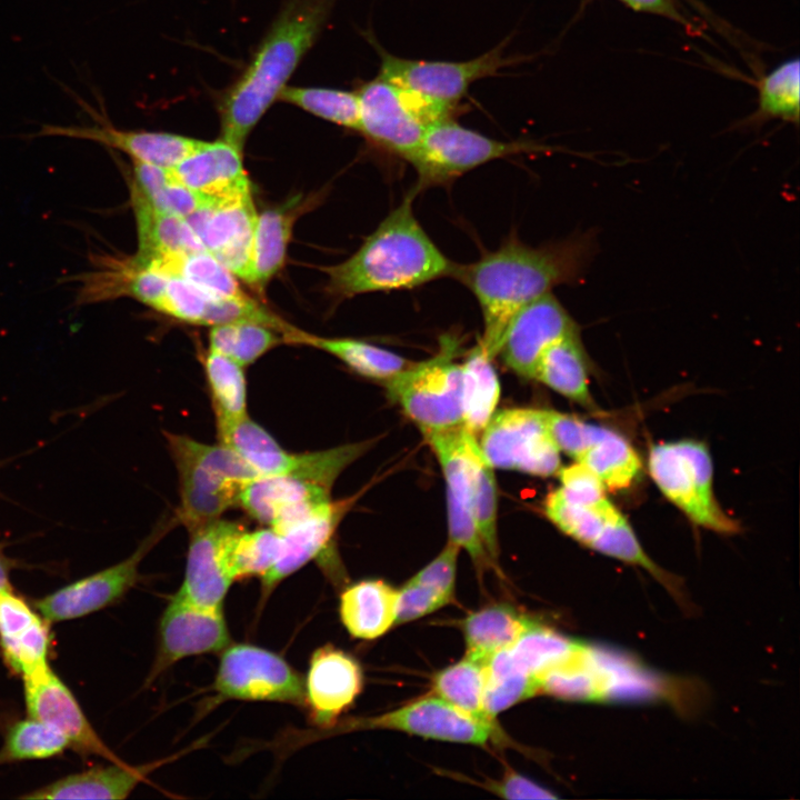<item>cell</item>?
Wrapping results in <instances>:
<instances>
[{"label":"cell","mask_w":800,"mask_h":800,"mask_svg":"<svg viewBox=\"0 0 800 800\" xmlns=\"http://www.w3.org/2000/svg\"><path fill=\"white\" fill-rule=\"evenodd\" d=\"M594 252V240L579 236L533 248L512 239L470 264H458L453 278L476 297L483 317L479 340L498 354L510 319L524 306L561 284L577 283Z\"/></svg>","instance_id":"cell-1"},{"label":"cell","mask_w":800,"mask_h":800,"mask_svg":"<svg viewBox=\"0 0 800 800\" xmlns=\"http://www.w3.org/2000/svg\"><path fill=\"white\" fill-rule=\"evenodd\" d=\"M333 0H284L250 62L218 101L221 139L242 150L317 41Z\"/></svg>","instance_id":"cell-2"},{"label":"cell","mask_w":800,"mask_h":800,"mask_svg":"<svg viewBox=\"0 0 800 800\" xmlns=\"http://www.w3.org/2000/svg\"><path fill=\"white\" fill-rule=\"evenodd\" d=\"M411 191L347 260L323 271L338 298L411 289L453 277L457 263L434 244L412 210Z\"/></svg>","instance_id":"cell-3"},{"label":"cell","mask_w":800,"mask_h":800,"mask_svg":"<svg viewBox=\"0 0 800 800\" xmlns=\"http://www.w3.org/2000/svg\"><path fill=\"white\" fill-rule=\"evenodd\" d=\"M178 473L179 504L174 517L191 530L221 518L246 484L258 477L232 449L203 443L184 434L164 432Z\"/></svg>","instance_id":"cell-4"},{"label":"cell","mask_w":800,"mask_h":800,"mask_svg":"<svg viewBox=\"0 0 800 800\" xmlns=\"http://www.w3.org/2000/svg\"><path fill=\"white\" fill-rule=\"evenodd\" d=\"M459 348L456 337L444 336L432 358L411 362L383 382L388 398L421 433L462 424V368L454 361Z\"/></svg>","instance_id":"cell-5"},{"label":"cell","mask_w":800,"mask_h":800,"mask_svg":"<svg viewBox=\"0 0 800 800\" xmlns=\"http://www.w3.org/2000/svg\"><path fill=\"white\" fill-rule=\"evenodd\" d=\"M648 469L663 496L691 522L718 533L738 531V523L716 499L712 460L703 443L680 440L654 444Z\"/></svg>","instance_id":"cell-6"},{"label":"cell","mask_w":800,"mask_h":800,"mask_svg":"<svg viewBox=\"0 0 800 800\" xmlns=\"http://www.w3.org/2000/svg\"><path fill=\"white\" fill-rule=\"evenodd\" d=\"M356 92L358 131L402 158L418 146L429 124L450 118L453 109L380 76L363 83Z\"/></svg>","instance_id":"cell-7"},{"label":"cell","mask_w":800,"mask_h":800,"mask_svg":"<svg viewBox=\"0 0 800 800\" xmlns=\"http://www.w3.org/2000/svg\"><path fill=\"white\" fill-rule=\"evenodd\" d=\"M541 147L522 141H499L446 118L427 127L418 146L403 159L418 174V191L446 184L489 161L534 152Z\"/></svg>","instance_id":"cell-8"},{"label":"cell","mask_w":800,"mask_h":800,"mask_svg":"<svg viewBox=\"0 0 800 800\" xmlns=\"http://www.w3.org/2000/svg\"><path fill=\"white\" fill-rule=\"evenodd\" d=\"M478 442L494 469L551 477L562 468L560 450L549 432L543 409L496 411Z\"/></svg>","instance_id":"cell-9"},{"label":"cell","mask_w":800,"mask_h":800,"mask_svg":"<svg viewBox=\"0 0 800 800\" xmlns=\"http://www.w3.org/2000/svg\"><path fill=\"white\" fill-rule=\"evenodd\" d=\"M212 689L220 700L304 706L300 673L281 656L250 643H230L222 651Z\"/></svg>","instance_id":"cell-10"},{"label":"cell","mask_w":800,"mask_h":800,"mask_svg":"<svg viewBox=\"0 0 800 800\" xmlns=\"http://www.w3.org/2000/svg\"><path fill=\"white\" fill-rule=\"evenodd\" d=\"M331 729H337V733L356 730H397L424 739L477 746L507 741L498 724L480 721L433 693L388 712L347 719Z\"/></svg>","instance_id":"cell-11"},{"label":"cell","mask_w":800,"mask_h":800,"mask_svg":"<svg viewBox=\"0 0 800 800\" xmlns=\"http://www.w3.org/2000/svg\"><path fill=\"white\" fill-rule=\"evenodd\" d=\"M177 524L174 514L161 518L128 558L36 600L34 608L47 621L59 622L117 602L139 581L144 557Z\"/></svg>","instance_id":"cell-12"},{"label":"cell","mask_w":800,"mask_h":800,"mask_svg":"<svg viewBox=\"0 0 800 800\" xmlns=\"http://www.w3.org/2000/svg\"><path fill=\"white\" fill-rule=\"evenodd\" d=\"M158 633L148 682L184 658L222 652L231 641L223 609L202 607L177 593L162 612Z\"/></svg>","instance_id":"cell-13"},{"label":"cell","mask_w":800,"mask_h":800,"mask_svg":"<svg viewBox=\"0 0 800 800\" xmlns=\"http://www.w3.org/2000/svg\"><path fill=\"white\" fill-rule=\"evenodd\" d=\"M257 214L248 192L210 201L186 220L203 248L249 284Z\"/></svg>","instance_id":"cell-14"},{"label":"cell","mask_w":800,"mask_h":800,"mask_svg":"<svg viewBox=\"0 0 800 800\" xmlns=\"http://www.w3.org/2000/svg\"><path fill=\"white\" fill-rule=\"evenodd\" d=\"M507 63L501 47L463 62L411 60L381 52L379 76L396 86L454 107L473 81L497 73Z\"/></svg>","instance_id":"cell-15"},{"label":"cell","mask_w":800,"mask_h":800,"mask_svg":"<svg viewBox=\"0 0 800 800\" xmlns=\"http://www.w3.org/2000/svg\"><path fill=\"white\" fill-rule=\"evenodd\" d=\"M22 679L28 717L59 730L68 739L70 748L82 754L123 762L101 740L73 693L48 662L22 676Z\"/></svg>","instance_id":"cell-16"},{"label":"cell","mask_w":800,"mask_h":800,"mask_svg":"<svg viewBox=\"0 0 800 800\" xmlns=\"http://www.w3.org/2000/svg\"><path fill=\"white\" fill-rule=\"evenodd\" d=\"M576 332H580L578 323L550 292L528 303L510 319L497 356L516 374L533 379L544 350Z\"/></svg>","instance_id":"cell-17"},{"label":"cell","mask_w":800,"mask_h":800,"mask_svg":"<svg viewBox=\"0 0 800 800\" xmlns=\"http://www.w3.org/2000/svg\"><path fill=\"white\" fill-rule=\"evenodd\" d=\"M330 499L331 489L299 476H258L246 484L238 506L281 534Z\"/></svg>","instance_id":"cell-18"},{"label":"cell","mask_w":800,"mask_h":800,"mask_svg":"<svg viewBox=\"0 0 800 800\" xmlns=\"http://www.w3.org/2000/svg\"><path fill=\"white\" fill-rule=\"evenodd\" d=\"M32 137H62L92 141L121 151L133 161L166 169L174 168L202 142L169 132L120 129L107 121H100L98 117L91 126L42 124Z\"/></svg>","instance_id":"cell-19"},{"label":"cell","mask_w":800,"mask_h":800,"mask_svg":"<svg viewBox=\"0 0 800 800\" xmlns=\"http://www.w3.org/2000/svg\"><path fill=\"white\" fill-rule=\"evenodd\" d=\"M304 682V706L312 722L331 729L363 688L361 666L349 653L331 644L316 649Z\"/></svg>","instance_id":"cell-20"},{"label":"cell","mask_w":800,"mask_h":800,"mask_svg":"<svg viewBox=\"0 0 800 800\" xmlns=\"http://www.w3.org/2000/svg\"><path fill=\"white\" fill-rule=\"evenodd\" d=\"M240 524L219 518L189 530L186 570L177 594L202 607L223 609L233 582L226 568L224 548Z\"/></svg>","instance_id":"cell-21"},{"label":"cell","mask_w":800,"mask_h":800,"mask_svg":"<svg viewBox=\"0 0 800 800\" xmlns=\"http://www.w3.org/2000/svg\"><path fill=\"white\" fill-rule=\"evenodd\" d=\"M354 498L323 502L298 523L281 533L279 559L261 579L262 597L308 562L328 552L334 533Z\"/></svg>","instance_id":"cell-22"},{"label":"cell","mask_w":800,"mask_h":800,"mask_svg":"<svg viewBox=\"0 0 800 800\" xmlns=\"http://www.w3.org/2000/svg\"><path fill=\"white\" fill-rule=\"evenodd\" d=\"M172 172L181 183L209 201L251 192L242 150L221 138L202 141Z\"/></svg>","instance_id":"cell-23"},{"label":"cell","mask_w":800,"mask_h":800,"mask_svg":"<svg viewBox=\"0 0 800 800\" xmlns=\"http://www.w3.org/2000/svg\"><path fill=\"white\" fill-rule=\"evenodd\" d=\"M544 513L561 532L597 552L626 520L608 497L581 502L568 497L560 487L547 496Z\"/></svg>","instance_id":"cell-24"},{"label":"cell","mask_w":800,"mask_h":800,"mask_svg":"<svg viewBox=\"0 0 800 800\" xmlns=\"http://www.w3.org/2000/svg\"><path fill=\"white\" fill-rule=\"evenodd\" d=\"M397 607L398 589L383 580H361L341 592L339 616L351 637L374 640L396 624Z\"/></svg>","instance_id":"cell-25"},{"label":"cell","mask_w":800,"mask_h":800,"mask_svg":"<svg viewBox=\"0 0 800 800\" xmlns=\"http://www.w3.org/2000/svg\"><path fill=\"white\" fill-rule=\"evenodd\" d=\"M156 763L132 767L111 762L66 776L21 796L22 799H126Z\"/></svg>","instance_id":"cell-26"},{"label":"cell","mask_w":800,"mask_h":800,"mask_svg":"<svg viewBox=\"0 0 800 800\" xmlns=\"http://www.w3.org/2000/svg\"><path fill=\"white\" fill-rule=\"evenodd\" d=\"M220 443L232 449L258 476L297 474L306 452H289L249 416L217 428Z\"/></svg>","instance_id":"cell-27"},{"label":"cell","mask_w":800,"mask_h":800,"mask_svg":"<svg viewBox=\"0 0 800 800\" xmlns=\"http://www.w3.org/2000/svg\"><path fill=\"white\" fill-rule=\"evenodd\" d=\"M308 204L310 202L292 200L257 214L249 286L260 294L283 268L294 222Z\"/></svg>","instance_id":"cell-28"},{"label":"cell","mask_w":800,"mask_h":800,"mask_svg":"<svg viewBox=\"0 0 800 800\" xmlns=\"http://www.w3.org/2000/svg\"><path fill=\"white\" fill-rule=\"evenodd\" d=\"M589 367L580 332L570 333L544 350L533 380L589 410H596L589 389Z\"/></svg>","instance_id":"cell-29"},{"label":"cell","mask_w":800,"mask_h":800,"mask_svg":"<svg viewBox=\"0 0 800 800\" xmlns=\"http://www.w3.org/2000/svg\"><path fill=\"white\" fill-rule=\"evenodd\" d=\"M286 343L321 350L339 359L356 373L383 382L411 363L396 352L362 340L320 337L298 328L287 336Z\"/></svg>","instance_id":"cell-30"},{"label":"cell","mask_w":800,"mask_h":800,"mask_svg":"<svg viewBox=\"0 0 800 800\" xmlns=\"http://www.w3.org/2000/svg\"><path fill=\"white\" fill-rule=\"evenodd\" d=\"M533 619L508 603H493L471 612L461 621L466 656L487 662L509 648Z\"/></svg>","instance_id":"cell-31"},{"label":"cell","mask_w":800,"mask_h":800,"mask_svg":"<svg viewBox=\"0 0 800 800\" xmlns=\"http://www.w3.org/2000/svg\"><path fill=\"white\" fill-rule=\"evenodd\" d=\"M130 199L137 224L138 260L206 250L184 218L156 210L132 191Z\"/></svg>","instance_id":"cell-32"},{"label":"cell","mask_w":800,"mask_h":800,"mask_svg":"<svg viewBox=\"0 0 800 800\" xmlns=\"http://www.w3.org/2000/svg\"><path fill=\"white\" fill-rule=\"evenodd\" d=\"M492 360L479 341L461 363L462 426L474 436L484 429L500 398V382Z\"/></svg>","instance_id":"cell-33"},{"label":"cell","mask_w":800,"mask_h":800,"mask_svg":"<svg viewBox=\"0 0 800 800\" xmlns=\"http://www.w3.org/2000/svg\"><path fill=\"white\" fill-rule=\"evenodd\" d=\"M591 470L607 489L630 487L641 472V460L629 441L617 431L602 427L576 460Z\"/></svg>","instance_id":"cell-34"},{"label":"cell","mask_w":800,"mask_h":800,"mask_svg":"<svg viewBox=\"0 0 800 800\" xmlns=\"http://www.w3.org/2000/svg\"><path fill=\"white\" fill-rule=\"evenodd\" d=\"M133 258L141 264L169 277L186 280L214 297L233 298L246 296L231 271L207 250L163 256L149 260Z\"/></svg>","instance_id":"cell-35"},{"label":"cell","mask_w":800,"mask_h":800,"mask_svg":"<svg viewBox=\"0 0 800 800\" xmlns=\"http://www.w3.org/2000/svg\"><path fill=\"white\" fill-rule=\"evenodd\" d=\"M130 191L156 210L184 219L210 202L181 183L172 169L137 161H133Z\"/></svg>","instance_id":"cell-36"},{"label":"cell","mask_w":800,"mask_h":800,"mask_svg":"<svg viewBox=\"0 0 800 800\" xmlns=\"http://www.w3.org/2000/svg\"><path fill=\"white\" fill-rule=\"evenodd\" d=\"M216 427L238 421L248 414V389L243 367L232 359L208 349L203 356Z\"/></svg>","instance_id":"cell-37"},{"label":"cell","mask_w":800,"mask_h":800,"mask_svg":"<svg viewBox=\"0 0 800 800\" xmlns=\"http://www.w3.org/2000/svg\"><path fill=\"white\" fill-rule=\"evenodd\" d=\"M486 663L470 657L438 671L431 681V693L467 714L491 724L484 708Z\"/></svg>","instance_id":"cell-38"},{"label":"cell","mask_w":800,"mask_h":800,"mask_svg":"<svg viewBox=\"0 0 800 800\" xmlns=\"http://www.w3.org/2000/svg\"><path fill=\"white\" fill-rule=\"evenodd\" d=\"M282 549L281 536L270 527L247 531L239 526L227 539L224 561L232 581L262 577L277 562Z\"/></svg>","instance_id":"cell-39"},{"label":"cell","mask_w":800,"mask_h":800,"mask_svg":"<svg viewBox=\"0 0 800 800\" xmlns=\"http://www.w3.org/2000/svg\"><path fill=\"white\" fill-rule=\"evenodd\" d=\"M578 643L533 619L504 651L518 669L534 678L538 686L539 677L568 657Z\"/></svg>","instance_id":"cell-40"},{"label":"cell","mask_w":800,"mask_h":800,"mask_svg":"<svg viewBox=\"0 0 800 800\" xmlns=\"http://www.w3.org/2000/svg\"><path fill=\"white\" fill-rule=\"evenodd\" d=\"M283 343L284 337L279 331L256 322L218 324L211 327L209 332V349L224 354L243 368Z\"/></svg>","instance_id":"cell-41"},{"label":"cell","mask_w":800,"mask_h":800,"mask_svg":"<svg viewBox=\"0 0 800 800\" xmlns=\"http://www.w3.org/2000/svg\"><path fill=\"white\" fill-rule=\"evenodd\" d=\"M472 463V509L482 540L491 558L498 561V489L494 468L484 458L477 436L469 432Z\"/></svg>","instance_id":"cell-42"},{"label":"cell","mask_w":800,"mask_h":800,"mask_svg":"<svg viewBox=\"0 0 800 800\" xmlns=\"http://www.w3.org/2000/svg\"><path fill=\"white\" fill-rule=\"evenodd\" d=\"M278 100L338 126L359 130V100L356 91L286 86Z\"/></svg>","instance_id":"cell-43"},{"label":"cell","mask_w":800,"mask_h":800,"mask_svg":"<svg viewBox=\"0 0 800 800\" xmlns=\"http://www.w3.org/2000/svg\"><path fill=\"white\" fill-rule=\"evenodd\" d=\"M538 693L534 678L518 669L504 649L486 662L484 708L491 719Z\"/></svg>","instance_id":"cell-44"},{"label":"cell","mask_w":800,"mask_h":800,"mask_svg":"<svg viewBox=\"0 0 800 800\" xmlns=\"http://www.w3.org/2000/svg\"><path fill=\"white\" fill-rule=\"evenodd\" d=\"M70 748L68 739L53 727L28 717L14 723L0 750V764L47 759Z\"/></svg>","instance_id":"cell-45"},{"label":"cell","mask_w":800,"mask_h":800,"mask_svg":"<svg viewBox=\"0 0 800 800\" xmlns=\"http://www.w3.org/2000/svg\"><path fill=\"white\" fill-rule=\"evenodd\" d=\"M759 89V107L762 116L798 123L800 98L797 58L781 63L767 74Z\"/></svg>","instance_id":"cell-46"},{"label":"cell","mask_w":800,"mask_h":800,"mask_svg":"<svg viewBox=\"0 0 800 800\" xmlns=\"http://www.w3.org/2000/svg\"><path fill=\"white\" fill-rule=\"evenodd\" d=\"M49 623L42 618L21 636L0 641L4 661L21 677L47 663L50 644Z\"/></svg>","instance_id":"cell-47"},{"label":"cell","mask_w":800,"mask_h":800,"mask_svg":"<svg viewBox=\"0 0 800 800\" xmlns=\"http://www.w3.org/2000/svg\"><path fill=\"white\" fill-rule=\"evenodd\" d=\"M214 296L177 277H169L163 297L156 311L178 321L202 326L210 300Z\"/></svg>","instance_id":"cell-48"},{"label":"cell","mask_w":800,"mask_h":800,"mask_svg":"<svg viewBox=\"0 0 800 800\" xmlns=\"http://www.w3.org/2000/svg\"><path fill=\"white\" fill-rule=\"evenodd\" d=\"M543 414L549 432L560 452L566 453L574 461L594 439L600 427L556 410L543 409Z\"/></svg>","instance_id":"cell-49"},{"label":"cell","mask_w":800,"mask_h":800,"mask_svg":"<svg viewBox=\"0 0 800 800\" xmlns=\"http://www.w3.org/2000/svg\"><path fill=\"white\" fill-rule=\"evenodd\" d=\"M451 602L448 597L438 590L408 580L398 590L396 624L411 622Z\"/></svg>","instance_id":"cell-50"},{"label":"cell","mask_w":800,"mask_h":800,"mask_svg":"<svg viewBox=\"0 0 800 800\" xmlns=\"http://www.w3.org/2000/svg\"><path fill=\"white\" fill-rule=\"evenodd\" d=\"M459 550L448 541L441 552L409 580L436 589L453 601Z\"/></svg>","instance_id":"cell-51"},{"label":"cell","mask_w":800,"mask_h":800,"mask_svg":"<svg viewBox=\"0 0 800 800\" xmlns=\"http://www.w3.org/2000/svg\"><path fill=\"white\" fill-rule=\"evenodd\" d=\"M42 618L12 589L0 592V641L21 636Z\"/></svg>","instance_id":"cell-52"},{"label":"cell","mask_w":800,"mask_h":800,"mask_svg":"<svg viewBox=\"0 0 800 800\" xmlns=\"http://www.w3.org/2000/svg\"><path fill=\"white\" fill-rule=\"evenodd\" d=\"M483 787L504 799L554 798V796L544 788L510 769H507L499 780H489Z\"/></svg>","instance_id":"cell-53"},{"label":"cell","mask_w":800,"mask_h":800,"mask_svg":"<svg viewBox=\"0 0 800 800\" xmlns=\"http://www.w3.org/2000/svg\"><path fill=\"white\" fill-rule=\"evenodd\" d=\"M636 10H643L657 13H668L667 0H621Z\"/></svg>","instance_id":"cell-54"},{"label":"cell","mask_w":800,"mask_h":800,"mask_svg":"<svg viewBox=\"0 0 800 800\" xmlns=\"http://www.w3.org/2000/svg\"><path fill=\"white\" fill-rule=\"evenodd\" d=\"M12 561L0 549V592L11 590L10 571Z\"/></svg>","instance_id":"cell-55"}]
</instances>
